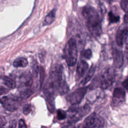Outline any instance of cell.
<instances>
[{
	"label": "cell",
	"mask_w": 128,
	"mask_h": 128,
	"mask_svg": "<svg viewBox=\"0 0 128 128\" xmlns=\"http://www.w3.org/2000/svg\"><path fill=\"white\" fill-rule=\"evenodd\" d=\"M28 64V62L25 58L20 57L16 58L13 62V66L15 68H24Z\"/></svg>",
	"instance_id": "5bb4252c"
},
{
	"label": "cell",
	"mask_w": 128,
	"mask_h": 128,
	"mask_svg": "<svg viewBox=\"0 0 128 128\" xmlns=\"http://www.w3.org/2000/svg\"><path fill=\"white\" fill-rule=\"evenodd\" d=\"M82 14L90 34L94 37L100 36L102 32V22L96 9L90 6H86L82 9Z\"/></svg>",
	"instance_id": "6da1fadb"
},
{
	"label": "cell",
	"mask_w": 128,
	"mask_h": 128,
	"mask_svg": "<svg viewBox=\"0 0 128 128\" xmlns=\"http://www.w3.org/2000/svg\"><path fill=\"white\" fill-rule=\"evenodd\" d=\"M87 91V88L83 87L77 88L69 94L66 97L67 101L72 105L80 103L84 98Z\"/></svg>",
	"instance_id": "8992f818"
},
{
	"label": "cell",
	"mask_w": 128,
	"mask_h": 128,
	"mask_svg": "<svg viewBox=\"0 0 128 128\" xmlns=\"http://www.w3.org/2000/svg\"><path fill=\"white\" fill-rule=\"evenodd\" d=\"M116 74L114 70L112 68L104 69L98 78V86L102 89L110 88L114 81Z\"/></svg>",
	"instance_id": "3957f363"
},
{
	"label": "cell",
	"mask_w": 128,
	"mask_h": 128,
	"mask_svg": "<svg viewBox=\"0 0 128 128\" xmlns=\"http://www.w3.org/2000/svg\"><path fill=\"white\" fill-rule=\"evenodd\" d=\"M90 110V106L86 104L82 106L71 108L68 112V122L71 124L76 122L86 115Z\"/></svg>",
	"instance_id": "277c9868"
},
{
	"label": "cell",
	"mask_w": 128,
	"mask_h": 128,
	"mask_svg": "<svg viewBox=\"0 0 128 128\" xmlns=\"http://www.w3.org/2000/svg\"><path fill=\"white\" fill-rule=\"evenodd\" d=\"M16 122L15 120H12L10 123L9 127H16Z\"/></svg>",
	"instance_id": "f1b7e54d"
},
{
	"label": "cell",
	"mask_w": 128,
	"mask_h": 128,
	"mask_svg": "<svg viewBox=\"0 0 128 128\" xmlns=\"http://www.w3.org/2000/svg\"><path fill=\"white\" fill-rule=\"evenodd\" d=\"M122 84L123 86L128 92V78H126L123 81V82H122Z\"/></svg>",
	"instance_id": "4316f807"
},
{
	"label": "cell",
	"mask_w": 128,
	"mask_h": 128,
	"mask_svg": "<svg viewBox=\"0 0 128 128\" xmlns=\"http://www.w3.org/2000/svg\"><path fill=\"white\" fill-rule=\"evenodd\" d=\"M18 125V127L19 128H26L27 127L26 126V124L25 123L24 120H22V119H21V120H19Z\"/></svg>",
	"instance_id": "d4e9b609"
},
{
	"label": "cell",
	"mask_w": 128,
	"mask_h": 128,
	"mask_svg": "<svg viewBox=\"0 0 128 128\" xmlns=\"http://www.w3.org/2000/svg\"><path fill=\"white\" fill-rule=\"evenodd\" d=\"M88 68V64L84 60H80L76 68V76L78 78L82 77Z\"/></svg>",
	"instance_id": "8fae6325"
},
{
	"label": "cell",
	"mask_w": 128,
	"mask_h": 128,
	"mask_svg": "<svg viewBox=\"0 0 128 128\" xmlns=\"http://www.w3.org/2000/svg\"><path fill=\"white\" fill-rule=\"evenodd\" d=\"M113 64L115 68H120L124 64V56L122 52L116 48L113 50L112 52Z\"/></svg>",
	"instance_id": "9c48e42d"
},
{
	"label": "cell",
	"mask_w": 128,
	"mask_h": 128,
	"mask_svg": "<svg viewBox=\"0 0 128 128\" xmlns=\"http://www.w3.org/2000/svg\"><path fill=\"white\" fill-rule=\"evenodd\" d=\"M32 70L34 72V74L36 76L38 75V71H39V68H38V64L36 63V62H35L34 64H33V66H32Z\"/></svg>",
	"instance_id": "cb8c5ba5"
},
{
	"label": "cell",
	"mask_w": 128,
	"mask_h": 128,
	"mask_svg": "<svg viewBox=\"0 0 128 128\" xmlns=\"http://www.w3.org/2000/svg\"><path fill=\"white\" fill-rule=\"evenodd\" d=\"M8 92V90L4 88L2 86H0V95H2L7 93Z\"/></svg>",
	"instance_id": "484cf974"
},
{
	"label": "cell",
	"mask_w": 128,
	"mask_h": 128,
	"mask_svg": "<svg viewBox=\"0 0 128 128\" xmlns=\"http://www.w3.org/2000/svg\"><path fill=\"white\" fill-rule=\"evenodd\" d=\"M105 122L104 118L96 112H93L86 118L83 126L86 128H103Z\"/></svg>",
	"instance_id": "5b68a950"
},
{
	"label": "cell",
	"mask_w": 128,
	"mask_h": 128,
	"mask_svg": "<svg viewBox=\"0 0 128 128\" xmlns=\"http://www.w3.org/2000/svg\"><path fill=\"white\" fill-rule=\"evenodd\" d=\"M105 0V1H106V2H112L113 0Z\"/></svg>",
	"instance_id": "f546056e"
},
{
	"label": "cell",
	"mask_w": 128,
	"mask_h": 128,
	"mask_svg": "<svg viewBox=\"0 0 128 128\" xmlns=\"http://www.w3.org/2000/svg\"><path fill=\"white\" fill-rule=\"evenodd\" d=\"M95 71H96V67H94V66H92L90 69V70H88V73L86 74V76L82 80L80 84L84 85L86 84L87 82H88L90 80L92 76H94L95 72Z\"/></svg>",
	"instance_id": "9a60e30c"
},
{
	"label": "cell",
	"mask_w": 128,
	"mask_h": 128,
	"mask_svg": "<svg viewBox=\"0 0 128 128\" xmlns=\"http://www.w3.org/2000/svg\"><path fill=\"white\" fill-rule=\"evenodd\" d=\"M120 16L115 15L112 11H110L108 14V19L110 24L116 23L120 20Z\"/></svg>",
	"instance_id": "e0dca14e"
},
{
	"label": "cell",
	"mask_w": 128,
	"mask_h": 128,
	"mask_svg": "<svg viewBox=\"0 0 128 128\" xmlns=\"http://www.w3.org/2000/svg\"><path fill=\"white\" fill-rule=\"evenodd\" d=\"M57 118L59 120H62L66 118V113L63 110H58L56 112Z\"/></svg>",
	"instance_id": "d6986e66"
},
{
	"label": "cell",
	"mask_w": 128,
	"mask_h": 128,
	"mask_svg": "<svg viewBox=\"0 0 128 128\" xmlns=\"http://www.w3.org/2000/svg\"><path fill=\"white\" fill-rule=\"evenodd\" d=\"M124 22L125 24H128V10L126 12V14L124 16Z\"/></svg>",
	"instance_id": "83f0119b"
},
{
	"label": "cell",
	"mask_w": 128,
	"mask_h": 128,
	"mask_svg": "<svg viewBox=\"0 0 128 128\" xmlns=\"http://www.w3.org/2000/svg\"><path fill=\"white\" fill-rule=\"evenodd\" d=\"M120 5L122 9L124 12L128 10V0H121Z\"/></svg>",
	"instance_id": "ffe728a7"
},
{
	"label": "cell",
	"mask_w": 128,
	"mask_h": 128,
	"mask_svg": "<svg viewBox=\"0 0 128 128\" xmlns=\"http://www.w3.org/2000/svg\"><path fill=\"white\" fill-rule=\"evenodd\" d=\"M128 35V26L120 28L116 34V42L119 46H122Z\"/></svg>",
	"instance_id": "30bf717a"
},
{
	"label": "cell",
	"mask_w": 128,
	"mask_h": 128,
	"mask_svg": "<svg viewBox=\"0 0 128 128\" xmlns=\"http://www.w3.org/2000/svg\"><path fill=\"white\" fill-rule=\"evenodd\" d=\"M126 92L120 88H116L113 92L111 102L112 108H117L122 104L126 101Z\"/></svg>",
	"instance_id": "52a82bcc"
},
{
	"label": "cell",
	"mask_w": 128,
	"mask_h": 128,
	"mask_svg": "<svg viewBox=\"0 0 128 128\" xmlns=\"http://www.w3.org/2000/svg\"><path fill=\"white\" fill-rule=\"evenodd\" d=\"M40 85H42L44 78V71L42 66H40Z\"/></svg>",
	"instance_id": "603a6c76"
},
{
	"label": "cell",
	"mask_w": 128,
	"mask_h": 128,
	"mask_svg": "<svg viewBox=\"0 0 128 128\" xmlns=\"http://www.w3.org/2000/svg\"><path fill=\"white\" fill-rule=\"evenodd\" d=\"M64 58L70 66H72L76 64L78 60V48L76 40L70 38L66 42L64 49Z\"/></svg>",
	"instance_id": "7a4b0ae2"
},
{
	"label": "cell",
	"mask_w": 128,
	"mask_h": 128,
	"mask_svg": "<svg viewBox=\"0 0 128 128\" xmlns=\"http://www.w3.org/2000/svg\"><path fill=\"white\" fill-rule=\"evenodd\" d=\"M4 84L9 88L13 89L16 88V84L15 81L10 77L4 76L2 78Z\"/></svg>",
	"instance_id": "2e32d148"
},
{
	"label": "cell",
	"mask_w": 128,
	"mask_h": 128,
	"mask_svg": "<svg viewBox=\"0 0 128 128\" xmlns=\"http://www.w3.org/2000/svg\"><path fill=\"white\" fill-rule=\"evenodd\" d=\"M0 102L4 108L11 112L16 110L20 105L19 100L12 96H3L0 98Z\"/></svg>",
	"instance_id": "ba28073f"
},
{
	"label": "cell",
	"mask_w": 128,
	"mask_h": 128,
	"mask_svg": "<svg viewBox=\"0 0 128 128\" xmlns=\"http://www.w3.org/2000/svg\"><path fill=\"white\" fill-rule=\"evenodd\" d=\"M31 110H32L31 106L29 104H28L24 106L22 110V112L25 115H27L30 113Z\"/></svg>",
	"instance_id": "7402d4cb"
},
{
	"label": "cell",
	"mask_w": 128,
	"mask_h": 128,
	"mask_svg": "<svg viewBox=\"0 0 128 128\" xmlns=\"http://www.w3.org/2000/svg\"><path fill=\"white\" fill-rule=\"evenodd\" d=\"M20 84L26 87H30L33 84V80L32 76L28 74H24L20 78Z\"/></svg>",
	"instance_id": "7c38bea8"
},
{
	"label": "cell",
	"mask_w": 128,
	"mask_h": 128,
	"mask_svg": "<svg viewBox=\"0 0 128 128\" xmlns=\"http://www.w3.org/2000/svg\"><path fill=\"white\" fill-rule=\"evenodd\" d=\"M32 94V90H26L20 92L21 97L24 98H26Z\"/></svg>",
	"instance_id": "44dd1931"
},
{
	"label": "cell",
	"mask_w": 128,
	"mask_h": 128,
	"mask_svg": "<svg viewBox=\"0 0 128 128\" xmlns=\"http://www.w3.org/2000/svg\"><path fill=\"white\" fill-rule=\"evenodd\" d=\"M81 56L87 60H90L92 56V51L90 48L83 50L81 52Z\"/></svg>",
	"instance_id": "ac0fdd59"
},
{
	"label": "cell",
	"mask_w": 128,
	"mask_h": 128,
	"mask_svg": "<svg viewBox=\"0 0 128 128\" xmlns=\"http://www.w3.org/2000/svg\"><path fill=\"white\" fill-rule=\"evenodd\" d=\"M56 12V10L54 9L46 16L43 22V26H48L54 22L55 20Z\"/></svg>",
	"instance_id": "4fadbf2b"
}]
</instances>
